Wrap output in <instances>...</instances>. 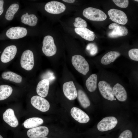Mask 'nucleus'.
Here are the masks:
<instances>
[{"instance_id":"1","label":"nucleus","mask_w":138,"mask_h":138,"mask_svg":"<svg viewBox=\"0 0 138 138\" xmlns=\"http://www.w3.org/2000/svg\"><path fill=\"white\" fill-rule=\"evenodd\" d=\"M83 15L87 19L94 21H102L107 18L106 14L101 10L92 7H88L83 11Z\"/></svg>"},{"instance_id":"2","label":"nucleus","mask_w":138,"mask_h":138,"mask_svg":"<svg viewBox=\"0 0 138 138\" xmlns=\"http://www.w3.org/2000/svg\"><path fill=\"white\" fill-rule=\"evenodd\" d=\"M72 62L76 70L79 73L86 75L89 70V65L85 58L79 55H75L72 56Z\"/></svg>"},{"instance_id":"3","label":"nucleus","mask_w":138,"mask_h":138,"mask_svg":"<svg viewBox=\"0 0 138 138\" xmlns=\"http://www.w3.org/2000/svg\"><path fill=\"white\" fill-rule=\"evenodd\" d=\"M42 43V51L46 56H51L56 54L57 48L52 37L49 35L45 36L43 39Z\"/></svg>"},{"instance_id":"4","label":"nucleus","mask_w":138,"mask_h":138,"mask_svg":"<svg viewBox=\"0 0 138 138\" xmlns=\"http://www.w3.org/2000/svg\"><path fill=\"white\" fill-rule=\"evenodd\" d=\"M20 62L21 67L27 71L31 70L34 63L32 52L29 50L24 51L21 57Z\"/></svg>"},{"instance_id":"5","label":"nucleus","mask_w":138,"mask_h":138,"mask_svg":"<svg viewBox=\"0 0 138 138\" xmlns=\"http://www.w3.org/2000/svg\"><path fill=\"white\" fill-rule=\"evenodd\" d=\"M108 13L109 19L116 23L124 25L128 22L126 15L123 12L120 10L111 9L108 10Z\"/></svg>"},{"instance_id":"6","label":"nucleus","mask_w":138,"mask_h":138,"mask_svg":"<svg viewBox=\"0 0 138 138\" xmlns=\"http://www.w3.org/2000/svg\"><path fill=\"white\" fill-rule=\"evenodd\" d=\"M117 123L118 120L115 117H107L104 118L98 122L97 128L100 131H107L114 128Z\"/></svg>"},{"instance_id":"7","label":"nucleus","mask_w":138,"mask_h":138,"mask_svg":"<svg viewBox=\"0 0 138 138\" xmlns=\"http://www.w3.org/2000/svg\"><path fill=\"white\" fill-rule=\"evenodd\" d=\"M99 90L101 94L105 98L113 101L115 99L113 89L110 85L105 80L100 81L98 83Z\"/></svg>"},{"instance_id":"8","label":"nucleus","mask_w":138,"mask_h":138,"mask_svg":"<svg viewBox=\"0 0 138 138\" xmlns=\"http://www.w3.org/2000/svg\"><path fill=\"white\" fill-rule=\"evenodd\" d=\"M108 27L110 29L112 30L108 33V36L110 38H114L125 36L128 32V29L125 26L116 23L111 24Z\"/></svg>"},{"instance_id":"9","label":"nucleus","mask_w":138,"mask_h":138,"mask_svg":"<svg viewBox=\"0 0 138 138\" xmlns=\"http://www.w3.org/2000/svg\"><path fill=\"white\" fill-rule=\"evenodd\" d=\"M32 105L35 108L42 112L48 111L50 107L49 102L44 98L38 96H34L31 99Z\"/></svg>"},{"instance_id":"10","label":"nucleus","mask_w":138,"mask_h":138,"mask_svg":"<svg viewBox=\"0 0 138 138\" xmlns=\"http://www.w3.org/2000/svg\"><path fill=\"white\" fill-rule=\"evenodd\" d=\"M44 9L49 13L59 14L65 10L66 6L63 3L56 1H52L47 3L45 5Z\"/></svg>"},{"instance_id":"11","label":"nucleus","mask_w":138,"mask_h":138,"mask_svg":"<svg viewBox=\"0 0 138 138\" xmlns=\"http://www.w3.org/2000/svg\"><path fill=\"white\" fill-rule=\"evenodd\" d=\"M27 33V29L25 28L16 27L9 29L6 33V36L12 39H17L23 38L26 36Z\"/></svg>"},{"instance_id":"12","label":"nucleus","mask_w":138,"mask_h":138,"mask_svg":"<svg viewBox=\"0 0 138 138\" xmlns=\"http://www.w3.org/2000/svg\"><path fill=\"white\" fill-rule=\"evenodd\" d=\"M63 89L65 96L69 100H74L77 97V91L73 81L64 83L63 86Z\"/></svg>"},{"instance_id":"13","label":"nucleus","mask_w":138,"mask_h":138,"mask_svg":"<svg viewBox=\"0 0 138 138\" xmlns=\"http://www.w3.org/2000/svg\"><path fill=\"white\" fill-rule=\"evenodd\" d=\"M17 48L14 45L7 47L4 49L0 57V60L3 63H8L13 60L17 52Z\"/></svg>"},{"instance_id":"14","label":"nucleus","mask_w":138,"mask_h":138,"mask_svg":"<svg viewBox=\"0 0 138 138\" xmlns=\"http://www.w3.org/2000/svg\"><path fill=\"white\" fill-rule=\"evenodd\" d=\"M49 132V129L47 127L42 126L30 129L27 131V133L30 138H39L46 136Z\"/></svg>"},{"instance_id":"15","label":"nucleus","mask_w":138,"mask_h":138,"mask_svg":"<svg viewBox=\"0 0 138 138\" xmlns=\"http://www.w3.org/2000/svg\"><path fill=\"white\" fill-rule=\"evenodd\" d=\"M71 113L73 118L80 123H86L90 120L88 115L78 108L73 107L72 108L71 110Z\"/></svg>"},{"instance_id":"16","label":"nucleus","mask_w":138,"mask_h":138,"mask_svg":"<svg viewBox=\"0 0 138 138\" xmlns=\"http://www.w3.org/2000/svg\"><path fill=\"white\" fill-rule=\"evenodd\" d=\"M3 118L4 121L11 127L15 128L18 125V120L14 110L11 108L6 110L3 114Z\"/></svg>"},{"instance_id":"17","label":"nucleus","mask_w":138,"mask_h":138,"mask_svg":"<svg viewBox=\"0 0 138 138\" xmlns=\"http://www.w3.org/2000/svg\"><path fill=\"white\" fill-rule=\"evenodd\" d=\"M113 90L117 99L120 101H125L127 98L126 91L124 87L121 84L116 83L113 86Z\"/></svg>"},{"instance_id":"18","label":"nucleus","mask_w":138,"mask_h":138,"mask_svg":"<svg viewBox=\"0 0 138 138\" xmlns=\"http://www.w3.org/2000/svg\"><path fill=\"white\" fill-rule=\"evenodd\" d=\"M49 85L48 80L44 79L40 81L38 83L36 88L38 94L43 98L45 97L48 94Z\"/></svg>"},{"instance_id":"19","label":"nucleus","mask_w":138,"mask_h":138,"mask_svg":"<svg viewBox=\"0 0 138 138\" xmlns=\"http://www.w3.org/2000/svg\"><path fill=\"white\" fill-rule=\"evenodd\" d=\"M74 30L77 34L86 40L91 41L95 39L94 32L86 28H75Z\"/></svg>"},{"instance_id":"20","label":"nucleus","mask_w":138,"mask_h":138,"mask_svg":"<svg viewBox=\"0 0 138 138\" xmlns=\"http://www.w3.org/2000/svg\"><path fill=\"white\" fill-rule=\"evenodd\" d=\"M120 55L118 51H111L104 55L101 59V62L103 65H107L114 61Z\"/></svg>"},{"instance_id":"21","label":"nucleus","mask_w":138,"mask_h":138,"mask_svg":"<svg viewBox=\"0 0 138 138\" xmlns=\"http://www.w3.org/2000/svg\"><path fill=\"white\" fill-rule=\"evenodd\" d=\"M1 76L3 79L9 80L18 83L21 82L22 79L21 76L10 71L3 72Z\"/></svg>"},{"instance_id":"22","label":"nucleus","mask_w":138,"mask_h":138,"mask_svg":"<svg viewBox=\"0 0 138 138\" xmlns=\"http://www.w3.org/2000/svg\"><path fill=\"white\" fill-rule=\"evenodd\" d=\"M43 122V119L38 117H32L26 120L24 123V127L27 129H31L39 126Z\"/></svg>"},{"instance_id":"23","label":"nucleus","mask_w":138,"mask_h":138,"mask_svg":"<svg viewBox=\"0 0 138 138\" xmlns=\"http://www.w3.org/2000/svg\"><path fill=\"white\" fill-rule=\"evenodd\" d=\"M97 76L96 74H93L91 75L87 79L86 86L88 90L93 92L96 90L97 88Z\"/></svg>"},{"instance_id":"24","label":"nucleus","mask_w":138,"mask_h":138,"mask_svg":"<svg viewBox=\"0 0 138 138\" xmlns=\"http://www.w3.org/2000/svg\"><path fill=\"white\" fill-rule=\"evenodd\" d=\"M21 19L22 23L31 26H36L38 22L37 18L33 14H24L21 16Z\"/></svg>"},{"instance_id":"25","label":"nucleus","mask_w":138,"mask_h":138,"mask_svg":"<svg viewBox=\"0 0 138 138\" xmlns=\"http://www.w3.org/2000/svg\"><path fill=\"white\" fill-rule=\"evenodd\" d=\"M77 97L80 103L83 108H86L90 106V101L83 91L80 89L78 90Z\"/></svg>"},{"instance_id":"26","label":"nucleus","mask_w":138,"mask_h":138,"mask_svg":"<svg viewBox=\"0 0 138 138\" xmlns=\"http://www.w3.org/2000/svg\"><path fill=\"white\" fill-rule=\"evenodd\" d=\"M12 88L6 85H0V101L5 100L8 98L13 92Z\"/></svg>"},{"instance_id":"27","label":"nucleus","mask_w":138,"mask_h":138,"mask_svg":"<svg viewBox=\"0 0 138 138\" xmlns=\"http://www.w3.org/2000/svg\"><path fill=\"white\" fill-rule=\"evenodd\" d=\"M19 8L18 4L14 3L11 5L7 9L5 17L8 20H11L13 18L15 14L17 12Z\"/></svg>"},{"instance_id":"28","label":"nucleus","mask_w":138,"mask_h":138,"mask_svg":"<svg viewBox=\"0 0 138 138\" xmlns=\"http://www.w3.org/2000/svg\"><path fill=\"white\" fill-rule=\"evenodd\" d=\"M73 24L76 28H85L87 26L86 21L80 17H77L75 19Z\"/></svg>"},{"instance_id":"29","label":"nucleus","mask_w":138,"mask_h":138,"mask_svg":"<svg viewBox=\"0 0 138 138\" xmlns=\"http://www.w3.org/2000/svg\"><path fill=\"white\" fill-rule=\"evenodd\" d=\"M86 49L91 55H94L98 51L96 45L95 43H93L88 44L86 46Z\"/></svg>"},{"instance_id":"30","label":"nucleus","mask_w":138,"mask_h":138,"mask_svg":"<svg viewBox=\"0 0 138 138\" xmlns=\"http://www.w3.org/2000/svg\"><path fill=\"white\" fill-rule=\"evenodd\" d=\"M128 55L131 60L138 61V49L134 48L130 49L128 52Z\"/></svg>"},{"instance_id":"31","label":"nucleus","mask_w":138,"mask_h":138,"mask_svg":"<svg viewBox=\"0 0 138 138\" xmlns=\"http://www.w3.org/2000/svg\"><path fill=\"white\" fill-rule=\"evenodd\" d=\"M115 4L117 6L122 8H126L129 5L128 0H113Z\"/></svg>"},{"instance_id":"32","label":"nucleus","mask_w":138,"mask_h":138,"mask_svg":"<svg viewBox=\"0 0 138 138\" xmlns=\"http://www.w3.org/2000/svg\"><path fill=\"white\" fill-rule=\"evenodd\" d=\"M132 134L131 131L126 130L124 131L120 135L118 138H132Z\"/></svg>"},{"instance_id":"33","label":"nucleus","mask_w":138,"mask_h":138,"mask_svg":"<svg viewBox=\"0 0 138 138\" xmlns=\"http://www.w3.org/2000/svg\"><path fill=\"white\" fill-rule=\"evenodd\" d=\"M4 3L3 0H0V16L3 13L4 11Z\"/></svg>"},{"instance_id":"34","label":"nucleus","mask_w":138,"mask_h":138,"mask_svg":"<svg viewBox=\"0 0 138 138\" xmlns=\"http://www.w3.org/2000/svg\"><path fill=\"white\" fill-rule=\"evenodd\" d=\"M64 2L69 3H73L75 1V0H63Z\"/></svg>"},{"instance_id":"35","label":"nucleus","mask_w":138,"mask_h":138,"mask_svg":"<svg viewBox=\"0 0 138 138\" xmlns=\"http://www.w3.org/2000/svg\"><path fill=\"white\" fill-rule=\"evenodd\" d=\"M0 138H3V137L1 135H0Z\"/></svg>"},{"instance_id":"36","label":"nucleus","mask_w":138,"mask_h":138,"mask_svg":"<svg viewBox=\"0 0 138 138\" xmlns=\"http://www.w3.org/2000/svg\"><path fill=\"white\" fill-rule=\"evenodd\" d=\"M42 138H48L46 137H42Z\"/></svg>"},{"instance_id":"37","label":"nucleus","mask_w":138,"mask_h":138,"mask_svg":"<svg viewBox=\"0 0 138 138\" xmlns=\"http://www.w3.org/2000/svg\"><path fill=\"white\" fill-rule=\"evenodd\" d=\"M134 1H137V2L138 1V0H134Z\"/></svg>"}]
</instances>
